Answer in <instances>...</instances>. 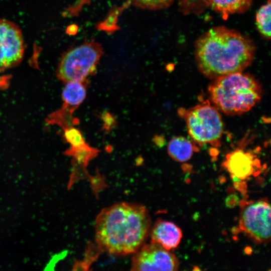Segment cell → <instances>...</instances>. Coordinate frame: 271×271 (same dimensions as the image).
I'll list each match as a JSON object with an SVG mask.
<instances>
[{"label":"cell","mask_w":271,"mask_h":271,"mask_svg":"<svg viewBox=\"0 0 271 271\" xmlns=\"http://www.w3.org/2000/svg\"><path fill=\"white\" fill-rule=\"evenodd\" d=\"M151 229L150 217L142 204L118 202L103 209L95 223L99 248L114 255L134 253L144 244Z\"/></svg>","instance_id":"6da1fadb"},{"label":"cell","mask_w":271,"mask_h":271,"mask_svg":"<svg viewBox=\"0 0 271 271\" xmlns=\"http://www.w3.org/2000/svg\"><path fill=\"white\" fill-rule=\"evenodd\" d=\"M255 50L250 39L235 30L218 26L198 39L195 55L199 71L214 79L242 72L252 62Z\"/></svg>","instance_id":"7a4b0ae2"},{"label":"cell","mask_w":271,"mask_h":271,"mask_svg":"<svg viewBox=\"0 0 271 271\" xmlns=\"http://www.w3.org/2000/svg\"><path fill=\"white\" fill-rule=\"evenodd\" d=\"M208 93L217 110L237 115L249 111L260 101L262 89L252 76L239 72L214 79Z\"/></svg>","instance_id":"3957f363"},{"label":"cell","mask_w":271,"mask_h":271,"mask_svg":"<svg viewBox=\"0 0 271 271\" xmlns=\"http://www.w3.org/2000/svg\"><path fill=\"white\" fill-rule=\"evenodd\" d=\"M102 54V47L94 40L70 49L62 56L58 64V79L64 82H86L96 71Z\"/></svg>","instance_id":"277c9868"},{"label":"cell","mask_w":271,"mask_h":271,"mask_svg":"<svg viewBox=\"0 0 271 271\" xmlns=\"http://www.w3.org/2000/svg\"><path fill=\"white\" fill-rule=\"evenodd\" d=\"M188 132L200 145H215L221 139L223 122L218 110L209 102H203L188 111L186 115Z\"/></svg>","instance_id":"5b68a950"},{"label":"cell","mask_w":271,"mask_h":271,"mask_svg":"<svg viewBox=\"0 0 271 271\" xmlns=\"http://www.w3.org/2000/svg\"><path fill=\"white\" fill-rule=\"evenodd\" d=\"M270 211L266 199L247 203L240 212V229L256 243H268L270 239Z\"/></svg>","instance_id":"8992f818"},{"label":"cell","mask_w":271,"mask_h":271,"mask_svg":"<svg viewBox=\"0 0 271 271\" xmlns=\"http://www.w3.org/2000/svg\"><path fill=\"white\" fill-rule=\"evenodd\" d=\"M132 257L131 270H177L179 261L176 256L159 244H143Z\"/></svg>","instance_id":"52a82bcc"},{"label":"cell","mask_w":271,"mask_h":271,"mask_svg":"<svg viewBox=\"0 0 271 271\" xmlns=\"http://www.w3.org/2000/svg\"><path fill=\"white\" fill-rule=\"evenodd\" d=\"M21 30L15 23L0 19V71L18 65L24 54Z\"/></svg>","instance_id":"ba28073f"},{"label":"cell","mask_w":271,"mask_h":271,"mask_svg":"<svg viewBox=\"0 0 271 271\" xmlns=\"http://www.w3.org/2000/svg\"><path fill=\"white\" fill-rule=\"evenodd\" d=\"M182 237L180 228L174 223L166 220H157L151 231V242L170 251L177 247Z\"/></svg>","instance_id":"9c48e42d"},{"label":"cell","mask_w":271,"mask_h":271,"mask_svg":"<svg viewBox=\"0 0 271 271\" xmlns=\"http://www.w3.org/2000/svg\"><path fill=\"white\" fill-rule=\"evenodd\" d=\"M224 165L233 177L243 180L252 174L254 161L250 154L236 150L226 156Z\"/></svg>","instance_id":"30bf717a"},{"label":"cell","mask_w":271,"mask_h":271,"mask_svg":"<svg viewBox=\"0 0 271 271\" xmlns=\"http://www.w3.org/2000/svg\"><path fill=\"white\" fill-rule=\"evenodd\" d=\"M86 82L71 81L66 82L62 91L63 104L76 109L86 96Z\"/></svg>","instance_id":"8fae6325"},{"label":"cell","mask_w":271,"mask_h":271,"mask_svg":"<svg viewBox=\"0 0 271 271\" xmlns=\"http://www.w3.org/2000/svg\"><path fill=\"white\" fill-rule=\"evenodd\" d=\"M214 11L227 17L229 15L243 13L250 7L252 0H206Z\"/></svg>","instance_id":"7c38bea8"},{"label":"cell","mask_w":271,"mask_h":271,"mask_svg":"<svg viewBox=\"0 0 271 271\" xmlns=\"http://www.w3.org/2000/svg\"><path fill=\"white\" fill-rule=\"evenodd\" d=\"M193 152V147L190 141L182 137L172 139L168 146V152L170 157L180 162L189 160Z\"/></svg>","instance_id":"4fadbf2b"},{"label":"cell","mask_w":271,"mask_h":271,"mask_svg":"<svg viewBox=\"0 0 271 271\" xmlns=\"http://www.w3.org/2000/svg\"><path fill=\"white\" fill-rule=\"evenodd\" d=\"M270 1L261 6L255 16V23L260 34L265 39L270 38Z\"/></svg>","instance_id":"5bb4252c"},{"label":"cell","mask_w":271,"mask_h":271,"mask_svg":"<svg viewBox=\"0 0 271 271\" xmlns=\"http://www.w3.org/2000/svg\"><path fill=\"white\" fill-rule=\"evenodd\" d=\"M98 151L88 144L76 148H70L66 153L73 156L79 162H87L91 158L98 154Z\"/></svg>","instance_id":"9a60e30c"},{"label":"cell","mask_w":271,"mask_h":271,"mask_svg":"<svg viewBox=\"0 0 271 271\" xmlns=\"http://www.w3.org/2000/svg\"><path fill=\"white\" fill-rule=\"evenodd\" d=\"M64 137L72 148H78L87 144L80 130L73 126L64 128Z\"/></svg>","instance_id":"2e32d148"},{"label":"cell","mask_w":271,"mask_h":271,"mask_svg":"<svg viewBox=\"0 0 271 271\" xmlns=\"http://www.w3.org/2000/svg\"><path fill=\"white\" fill-rule=\"evenodd\" d=\"M134 6L144 9L160 10L170 6L174 0H129Z\"/></svg>","instance_id":"e0dca14e"},{"label":"cell","mask_w":271,"mask_h":271,"mask_svg":"<svg viewBox=\"0 0 271 271\" xmlns=\"http://www.w3.org/2000/svg\"><path fill=\"white\" fill-rule=\"evenodd\" d=\"M101 118L103 122V127L106 130H110L115 125L116 121L113 115L105 111L102 113Z\"/></svg>","instance_id":"ac0fdd59"}]
</instances>
